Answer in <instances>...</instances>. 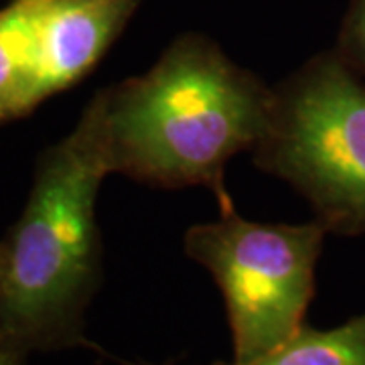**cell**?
I'll list each match as a JSON object with an SVG mask.
<instances>
[{
  "instance_id": "9c48e42d",
  "label": "cell",
  "mask_w": 365,
  "mask_h": 365,
  "mask_svg": "<svg viewBox=\"0 0 365 365\" xmlns=\"http://www.w3.org/2000/svg\"><path fill=\"white\" fill-rule=\"evenodd\" d=\"M0 365H29V355L0 345Z\"/></svg>"
},
{
  "instance_id": "7a4b0ae2",
  "label": "cell",
  "mask_w": 365,
  "mask_h": 365,
  "mask_svg": "<svg viewBox=\"0 0 365 365\" xmlns=\"http://www.w3.org/2000/svg\"><path fill=\"white\" fill-rule=\"evenodd\" d=\"M108 175L96 122L83 110L76 128L41 153L25 209L2 242V347L102 351L86 337V313L104 278L96 203Z\"/></svg>"
},
{
  "instance_id": "8992f818",
  "label": "cell",
  "mask_w": 365,
  "mask_h": 365,
  "mask_svg": "<svg viewBox=\"0 0 365 365\" xmlns=\"http://www.w3.org/2000/svg\"><path fill=\"white\" fill-rule=\"evenodd\" d=\"M213 365H365V313L333 329L304 325L282 345L246 364L215 361Z\"/></svg>"
},
{
  "instance_id": "5b68a950",
  "label": "cell",
  "mask_w": 365,
  "mask_h": 365,
  "mask_svg": "<svg viewBox=\"0 0 365 365\" xmlns=\"http://www.w3.org/2000/svg\"><path fill=\"white\" fill-rule=\"evenodd\" d=\"M25 2L31 110L91 73L140 4V0Z\"/></svg>"
},
{
  "instance_id": "52a82bcc",
  "label": "cell",
  "mask_w": 365,
  "mask_h": 365,
  "mask_svg": "<svg viewBox=\"0 0 365 365\" xmlns=\"http://www.w3.org/2000/svg\"><path fill=\"white\" fill-rule=\"evenodd\" d=\"M26 90V4L11 0L0 9V124L31 114Z\"/></svg>"
},
{
  "instance_id": "6da1fadb",
  "label": "cell",
  "mask_w": 365,
  "mask_h": 365,
  "mask_svg": "<svg viewBox=\"0 0 365 365\" xmlns=\"http://www.w3.org/2000/svg\"><path fill=\"white\" fill-rule=\"evenodd\" d=\"M274 88L203 33H182L140 76L96 91L86 110L110 175L185 189L205 187L234 205L225 167L266 132Z\"/></svg>"
},
{
  "instance_id": "277c9868",
  "label": "cell",
  "mask_w": 365,
  "mask_h": 365,
  "mask_svg": "<svg viewBox=\"0 0 365 365\" xmlns=\"http://www.w3.org/2000/svg\"><path fill=\"white\" fill-rule=\"evenodd\" d=\"M327 234L317 220L250 222L235 205L220 209L217 220L185 232V254L222 290L234 343L232 361L258 359L307 325Z\"/></svg>"
},
{
  "instance_id": "ba28073f",
  "label": "cell",
  "mask_w": 365,
  "mask_h": 365,
  "mask_svg": "<svg viewBox=\"0 0 365 365\" xmlns=\"http://www.w3.org/2000/svg\"><path fill=\"white\" fill-rule=\"evenodd\" d=\"M337 53L359 78L365 79V0H353Z\"/></svg>"
},
{
  "instance_id": "3957f363",
  "label": "cell",
  "mask_w": 365,
  "mask_h": 365,
  "mask_svg": "<svg viewBox=\"0 0 365 365\" xmlns=\"http://www.w3.org/2000/svg\"><path fill=\"white\" fill-rule=\"evenodd\" d=\"M254 165L304 197L327 232H365V79L337 51L278 86Z\"/></svg>"
},
{
  "instance_id": "30bf717a",
  "label": "cell",
  "mask_w": 365,
  "mask_h": 365,
  "mask_svg": "<svg viewBox=\"0 0 365 365\" xmlns=\"http://www.w3.org/2000/svg\"><path fill=\"white\" fill-rule=\"evenodd\" d=\"M2 272H4V244L0 242V282H2Z\"/></svg>"
}]
</instances>
